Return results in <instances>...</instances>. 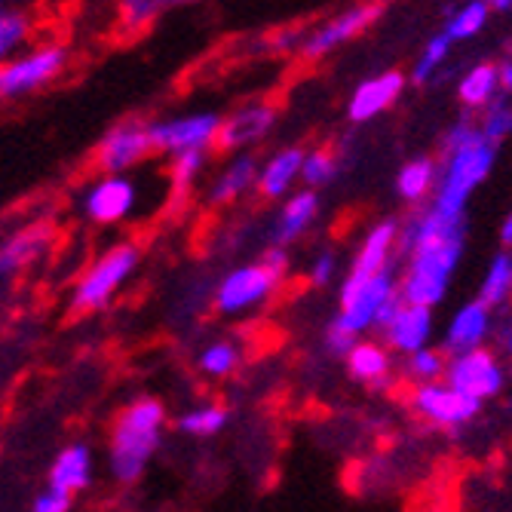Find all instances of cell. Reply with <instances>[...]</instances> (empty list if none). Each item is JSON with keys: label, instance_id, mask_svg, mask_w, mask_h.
Wrapping results in <instances>:
<instances>
[{"label": "cell", "instance_id": "39", "mask_svg": "<svg viewBox=\"0 0 512 512\" xmlns=\"http://www.w3.org/2000/svg\"><path fill=\"white\" fill-rule=\"evenodd\" d=\"M356 338L359 335H353L350 329H347V325H341L338 319H332L329 322V329H325V335H322V341H325V350H329L332 356H347V350L356 344Z\"/></svg>", "mask_w": 512, "mask_h": 512}, {"label": "cell", "instance_id": "36", "mask_svg": "<svg viewBox=\"0 0 512 512\" xmlns=\"http://www.w3.org/2000/svg\"><path fill=\"white\" fill-rule=\"evenodd\" d=\"M479 129H482V135L488 138V142H494V145H500V142H506V138L512 135V102H509V96H494L485 108H482V114H479Z\"/></svg>", "mask_w": 512, "mask_h": 512}, {"label": "cell", "instance_id": "22", "mask_svg": "<svg viewBox=\"0 0 512 512\" xmlns=\"http://www.w3.org/2000/svg\"><path fill=\"white\" fill-rule=\"evenodd\" d=\"M301 160H304V148H279V151H273L267 160L258 163L255 191L270 203L286 200L301 184Z\"/></svg>", "mask_w": 512, "mask_h": 512}, {"label": "cell", "instance_id": "34", "mask_svg": "<svg viewBox=\"0 0 512 512\" xmlns=\"http://www.w3.org/2000/svg\"><path fill=\"white\" fill-rule=\"evenodd\" d=\"M488 16H491V7L485 4V0H470L467 7H460L457 13H451V19L445 25V34L451 37V43L473 40V37H479L485 31Z\"/></svg>", "mask_w": 512, "mask_h": 512}, {"label": "cell", "instance_id": "19", "mask_svg": "<svg viewBox=\"0 0 512 512\" xmlns=\"http://www.w3.org/2000/svg\"><path fill=\"white\" fill-rule=\"evenodd\" d=\"M319 209H322V203H319V194L313 188H301V191L295 188L276 212V221H273V230H270L273 246H286L289 249L301 237H307L310 227L319 218Z\"/></svg>", "mask_w": 512, "mask_h": 512}, {"label": "cell", "instance_id": "8", "mask_svg": "<svg viewBox=\"0 0 512 512\" xmlns=\"http://www.w3.org/2000/svg\"><path fill=\"white\" fill-rule=\"evenodd\" d=\"M145 197L142 184L129 172H99L86 188L80 191V215L96 227H117L138 215Z\"/></svg>", "mask_w": 512, "mask_h": 512}, {"label": "cell", "instance_id": "5", "mask_svg": "<svg viewBox=\"0 0 512 512\" xmlns=\"http://www.w3.org/2000/svg\"><path fill=\"white\" fill-rule=\"evenodd\" d=\"M138 261H142V252H138L135 243L108 246L77 276V283L71 289V307L80 313H96L108 307L117 298V292L135 276Z\"/></svg>", "mask_w": 512, "mask_h": 512}, {"label": "cell", "instance_id": "12", "mask_svg": "<svg viewBox=\"0 0 512 512\" xmlns=\"http://www.w3.org/2000/svg\"><path fill=\"white\" fill-rule=\"evenodd\" d=\"M442 378L451 387H457L460 393L485 402V399L500 396V390L506 384V368H503L500 356L485 350V344H482V347H473V350L448 353Z\"/></svg>", "mask_w": 512, "mask_h": 512}, {"label": "cell", "instance_id": "25", "mask_svg": "<svg viewBox=\"0 0 512 512\" xmlns=\"http://www.w3.org/2000/svg\"><path fill=\"white\" fill-rule=\"evenodd\" d=\"M436 181H439V163L433 157H414L396 175V194L411 206H421L424 200L433 197Z\"/></svg>", "mask_w": 512, "mask_h": 512}, {"label": "cell", "instance_id": "44", "mask_svg": "<svg viewBox=\"0 0 512 512\" xmlns=\"http://www.w3.org/2000/svg\"><path fill=\"white\" fill-rule=\"evenodd\" d=\"M40 4V0H0V10H31Z\"/></svg>", "mask_w": 512, "mask_h": 512}, {"label": "cell", "instance_id": "21", "mask_svg": "<svg viewBox=\"0 0 512 512\" xmlns=\"http://www.w3.org/2000/svg\"><path fill=\"white\" fill-rule=\"evenodd\" d=\"M350 378L371 387V390H390L393 387V356L384 341H371V338H356V344L344 356Z\"/></svg>", "mask_w": 512, "mask_h": 512}, {"label": "cell", "instance_id": "2", "mask_svg": "<svg viewBox=\"0 0 512 512\" xmlns=\"http://www.w3.org/2000/svg\"><path fill=\"white\" fill-rule=\"evenodd\" d=\"M494 163H497V145L488 142L482 132L454 148H442L433 203L451 215H467V203L488 181Z\"/></svg>", "mask_w": 512, "mask_h": 512}, {"label": "cell", "instance_id": "15", "mask_svg": "<svg viewBox=\"0 0 512 512\" xmlns=\"http://www.w3.org/2000/svg\"><path fill=\"white\" fill-rule=\"evenodd\" d=\"M433 307L424 304H408L399 301L396 310L390 313V319L381 325V341L393 350V353H414L433 341Z\"/></svg>", "mask_w": 512, "mask_h": 512}, {"label": "cell", "instance_id": "29", "mask_svg": "<svg viewBox=\"0 0 512 512\" xmlns=\"http://www.w3.org/2000/svg\"><path fill=\"white\" fill-rule=\"evenodd\" d=\"M37 22L31 10H0V62H7L28 43H34Z\"/></svg>", "mask_w": 512, "mask_h": 512}, {"label": "cell", "instance_id": "38", "mask_svg": "<svg viewBox=\"0 0 512 512\" xmlns=\"http://www.w3.org/2000/svg\"><path fill=\"white\" fill-rule=\"evenodd\" d=\"M338 276H341V258H338V252H332V249H322V252L310 261V267H307V283L316 286V289L332 286Z\"/></svg>", "mask_w": 512, "mask_h": 512}, {"label": "cell", "instance_id": "17", "mask_svg": "<svg viewBox=\"0 0 512 512\" xmlns=\"http://www.w3.org/2000/svg\"><path fill=\"white\" fill-rule=\"evenodd\" d=\"M53 246V227L34 221L0 237V276H16L31 270Z\"/></svg>", "mask_w": 512, "mask_h": 512}, {"label": "cell", "instance_id": "9", "mask_svg": "<svg viewBox=\"0 0 512 512\" xmlns=\"http://www.w3.org/2000/svg\"><path fill=\"white\" fill-rule=\"evenodd\" d=\"M154 154L172 157L181 151H212L218 148L221 114L215 111H184L148 123Z\"/></svg>", "mask_w": 512, "mask_h": 512}, {"label": "cell", "instance_id": "18", "mask_svg": "<svg viewBox=\"0 0 512 512\" xmlns=\"http://www.w3.org/2000/svg\"><path fill=\"white\" fill-rule=\"evenodd\" d=\"M96 482V454H92L89 445L74 442L65 445L53 463H50V473H46V485L68 494V497H80L83 491H89V485Z\"/></svg>", "mask_w": 512, "mask_h": 512}, {"label": "cell", "instance_id": "1", "mask_svg": "<svg viewBox=\"0 0 512 512\" xmlns=\"http://www.w3.org/2000/svg\"><path fill=\"white\" fill-rule=\"evenodd\" d=\"M166 408L154 396H138L120 408L108 442V473L120 485L138 482L157 457L166 433Z\"/></svg>", "mask_w": 512, "mask_h": 512}, {"label": "cell", "instance_id": "11", "mask_svg": "<svg viewBox=\"0 0 512 512\" xmlns=\"http://www.w3.org/2000/svg\"><path fill=\"white\" fill-rule=\"evenodd\" d=\"M408 402H411V411L417 417H424L427 424L442 427V430H460V427H467L473 417L482 411V402L479 399L460 393L445 378L417 384L411 390V399Z\"/></svg>", "mask_w": 512, "mask_h": 512}, {"label": "cell", "instance_id": "47", "mask_svg": "<svg viewBox=\"0 0 512 512\" xmlns=\"http://www.w3.org/2000/svg\"><path fill=\"white\" fill-rule=\"evenodd\" d=\"M509 304H512V301H509Z\"/></svg>", "mask_w": 512, "mask_h": 512}, {"label": "cell", "instance_id": "13", "mask_svg": "<svg viewBox=\"0 0 512 512\" xmlns=\"http://www.w3.org/2000/svg\"><path fill=\"white\" fill-rule=\"evenodd\" d=\"M154 154L151 132L145 120H120L96 145L99 172H132Z\"/></svg>", "mask_w": 512, "mask_h": 512}, {"label": "cell", "instance_id": "35", "mask_svg": "<svg viewBox=\"0 0 512 512\" xmlns=\"http://www.w3.org/2000/svg\"><path fill=\"white\" fill-rule=\"evenodd\" d=\"M338 157L335 151L329 148H313V151H304V160H301V184L304 188H325V184H332L338 178Z\"/></svg>", "mask_w": 512, "mask_h": 512}, {"label": "cell", "instance_id": "14", "mask_svg": "<svg viewBox=\"0 0 512 512\" xmlns=\"http://www.w3.org/2000/svg\"><path fill=\"white\" fill-rule=\"evenodd\" d=\"M276 126V105L270 102H246L240 108H234L227 117H221V132H218V148L227 154H240V151H252L255 145H261L264 138L273 132Z\"/></svg>", "mask_w": 512, "mask_h": 512}, {"label": "cell", "instance_id": "3", "mask_svg": "<svg viewBox=\"0 0 512 512\" xmlns=\"http://www.w3.org/2000/svg\"><path fill=\"white\" fill-rule=\"evenodd\" d=\"M463 246H467V234H451L411 249L405 255V270L399 276V298L408 304L439 307L460 267Z\"/></svg>", "mask_w": 512, "mask_h": 512}, {"label": "cell", "instance_id": "28", "mask_svg": "<svg viewBox=\"0 0 512 512\" xmlns=\"http://www.w3.org/2000/svg\"><path fill=\"white\" fill-rule=\"evenodd\" d=\"M479 298H482L491 310H497V307H503V304L512 301V249L503 246V249L488 261L485 276H482V286H479Z\"/></svg>", "mask_w": 512, "mask_h": 512}, {"label": "cell", "instance_id": "27", "mask_svg": "<svg viewBox=\"0 0 512 512\" xmlns=\"http://www.w3.org/2000/svg\"><path fill=\"white\" fill-rule=\"evenodd\" d=\"M494 96H500V80L494 62H479L457 83V99L467 111H482Z\"/></svg>", "mask_w": 512, "mask_h": 512}, {"label": "cell", "instance_id": "46", "mask_svg": "<svg viewBox=\"0 0 512 512\" xmlns=\"http://www.w3.org/2000/svg\"><path fill=\"white\" fill-rule=\"evenodd\" d=\"M506 353H509V356H512V332H509V335H506Z\"/></svg>", "mask_w": 512, "mask_h": 512}, {"label": "cell", "instance_id": "16", "mask_svg": "<svg viewBox=\"0 0 512 512\" xmlns=\"http://www.w3.org/2000/svg\"><path fill=\"white\" fill-rule=\"evenodd\" d=\"M408 77L402 71H384L362 80L347 99V117L350 123H371L381 114H387L405 92Z\"/></svg>", "mask_w": 512, "mask_h": 512}, {"label": "cell", "instance_id": "7", "mask_svg": "<svg viewBox=\"0 0 512 512\" xmlns=\"http://www.w3.org/2000/svg\"><path fill=\"white\" fill-rule=\"evenodd\" d=\"M283 279L286 273L273 267L267 258L240 264L218 279V286L212 292V304L221 316H230V319L249 316L261 310L267 301H273V295L283 286Z\"/></svg>", "mask_w": 512, "mask_h": 512}, {"label": "cell", "instance_id": "42", "mask_svg": "<svg viewBox=\"0 0 512 512\" xmlns=\"http://www.w3.org/2000/svg\"><path fill=\"white\" fill-rule=\"evenodd\" d=\"M497 80H500V92H503V96L512 99V56L497 65Z\"/></svg>", "mask_w": 512, "mask_h": 512}, {"label": "cell", "instance_id": "23", "mask_svg": "<svg viewBox=\"0 0 512 512\" xmlns=\"http://www.w3.org/2000/svg\"><path fill=\"white\" fill-rule=\"evenodd\" d=\"M396 246H399V221L384 218L375 227H368V234L362 237L347 276H371L390 264H396Z\"/></svg>", "mask_w": 512, "mask_h": 512}, {"label": "cell", "instance_id": "32", "mask_svg": "<svg viewBox=\"0 0 512 512\" xmlns=\"http://www.w3.org/2000/svg\"><path fill=\"white\" fill-rule=\"evenodd\" d=\"M209 166V151H181L169 157V181L172 191L188 194L191 188H197L203 172Z\"/></svg>", "mask_w": 512, "mask_h": 512}, {"label": "cell", "instance_id": "45", "mask_svg": "<svg viewBox=\"0 0 512 512\" xmlns=\"http://www.w3.org/2000/svg\"><path fill=\"white\" fill-rule=\"evenodd\" d=\"M485 4H488L491 10H497V13H506V10H512V0H485Z\"/></svg>", "mask_w": 512, "mask_h": 512}, {"label": "cell", "instance_id": "41", "mask_svg": "<svg viewBox=\"0 0 512 512\" xmlns=\"http://www.w3.org/2000/svg\"><path fill=\"white\" fill-rule=\"evenodd\" d=\"M301 31H295V28H283V31H276L270 40H267V46H270V53H276V56H295L298 50H301Z\"/></svg>", "mask_w": 512, "mask_h": 512}, {"label": "cell", "instance_id": "40", "mask_svg": "<svg viewBox=\"0 0 512 512\" xmlns=\"http://www.w3.org/2000/svg\"><path fill=\"white\" fill-rule=\"evenodd\" d=\"M74 506V497H68V494H62V491H56V488H50L46 485L34 500H31V509L34 512H68Z\"/></svg>", "mask_w": 512, "mask_h": 512}, {"label": "cell", "instance_id": "24", "mask_svg": "<svg viewBox=\"0 0 512 512\" xmlns=\"http://www.w3.org/2000/svg\"><path fill=\"white\" fill-rule=\"evenodd\" d=\"M255 178H258V160L249 151H240V154H234V157H230L215 172V178L209 181L206 200L212 206H230V203H237L249 191H255Z\"/></svg>", "mask_w": 512, "mask_h": 512}, {"label": "cell", "instance_id": "33", "mask_svg": "<svg viewBox=\"0 0 512 512\" xmlns=\"http://www.w3.org/2000/svg\"><path fill=\"white\" fill-rule=\"evenodd\" d=\"M451 37L442 31V34H436V37H430L427 40V46L421 50V56H417V62H414V68H411V83H417V86H427L430 80H436V74L445 68V62H448V56H451Z\"/></svg>", "mask_w": 512, "mask_h": 512}, {"label": "cell", "instance_id": "30", "mask_svg": "<svg viewBox=\"0 0 512 512\" xmlns=\"http://www.w3.org/2000/svg\"><path fill=\"white\" fill-rule=\"evenodd\" d=\"M240 362H243V350L230 338H215V341L203 344V350L197 353V368L206 378H215V381H224L234 375Z\"/></svg>", "mask_w": 512, "mask_h": 512}, {"label": "cell", "instance_id": "31", "mask_svg": "<svg viewBox=\"0 0 512 512\" xmlns=\"http://www.w3.org/2000/svg\"><path fill=\"white\" fill-rule=\"evenodd\" d=\"M230 421V411L218 402H203V405H194L184 414H178L175 427L184 433V436H194V439H212L218 436Z\"/></svg>", "mask_w": 512, "mask_h": 512}, {"label": "cell", "instance_id": "10", "mask_svg": "<svg viewBox=\"0 0 512 512\" xmlns=\"http://www.w3.org/2000/svg\"><path fill=\"white\" fill-rule=\"evenodd\" d=\"M384 13L381 0H362V4H353L341 13H335L332 19L319 22L316 28L304 31L301 37V50L298 56L304 62H319L325 56H332L335 50H341L344 43L356 40L362 31H368Z\"/></svg>", "mask_w": 512, "mask_h": 512}, {"label": "cell", "instance_id": "26", "mask_svg": "<svg viewBox=\"0 0 512 512\" xmlns=\"http://www.w3.org/2000/svg\"><path fill=\"white\" fill-rule=\"evenodd\" d=\"M194 4H203V0H117V25L120 31L135 34L154 25L160 16L178 7H194Z\"/></svg>", "mask_w": 512, "mask_h": 512}, {"label": "cell", "instance_id": "43", "mask_svg": "<svg viewBox=\"0 0 512 512\" xmlns=\"http://www.w3.org/2000/svg\"><path fill=\"white\" fill-rule=\"evenodd\" d=\"M500 246L512 249V206H509V212H506V218L500 224Z\"/></svg>", "mask_w": 512, "mask_h": 512}, {"label": "cell", "instance_id": "37", "mask_svg": "<svg viewBox=\"0 0 512 512\" xmlns=\"http://www.w3.org/2000/svg\"><path fill=\"white\" fill-rule=\"evenodd\" d=\"M445 362H448V353L445 350H436V347H421L405 356V375L411 384H427V381H439L445 375Z\"/></svg>", "mask_w": 512, "mask_h": 512}, {"label": "cell", "instance_id": "6", "mask_svg": "<svg viewBox=\"0 0 512 512\" xmlns=\"http://www.w3.org/2000/svg\"><path fill=\"white\" fill-rule=\"evenodd\" d=\"M71 62L62 43H28L25 50L0 62V102H19L53 86Z\"/></svg>", "mask_w": 512, "mask_h": 512}, {"label": "cell", "instance_id": "4", "mask_svg": "<svg viewBox=\"0 0 512 512\" xmlns=\"http://www.w3.org/2000/svg\"><path fill=\"white\" fill-rule=\"evenodd\" d=\"M399 273L396 267H384L371 276H344L338 289V322L347 325L353 335L378 332L399 304Z\"/></svg>", "mask_w": 512, "mask_h": 512}, {"label": "cell", "instance_id": "20", "mask_svg": "<svg viewBox=\"0 0 512 512\" xmlns=\"http://www.w3.org/2000/svg\"><path fill=\"white\" fill-rule=\"evenodd\" d=\"M494 329V310L476 298L463 304L445 325V335H442V350L445 353H460V350H473L482 347L488 341Z\"/></svg>", "mask_w": 512, "mask_h": 512}]
</instances>
